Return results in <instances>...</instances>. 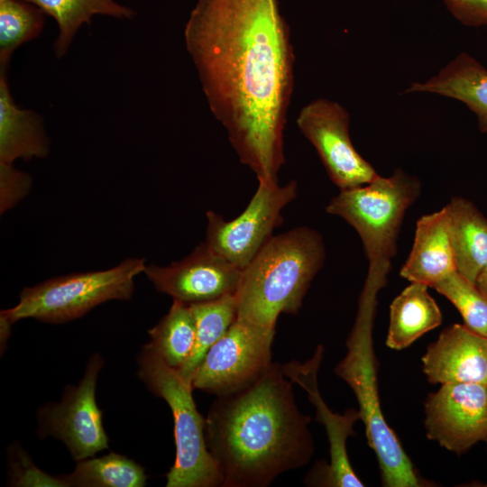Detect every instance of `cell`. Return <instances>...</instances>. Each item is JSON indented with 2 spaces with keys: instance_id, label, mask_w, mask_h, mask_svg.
<instances>
[{
  "instance_id": "6da1fadb",
  "label": "cell",
  "mask_w": 487,
  "mask_h": 487,
  "mask_svg": "<svg viewBox=\"0 0 487 487\" xmlns=\"http://www.w3.org/2000/svg\"><path fill=\"white\" fill-rule=\"evenodd\" d=\"M184 38L240 161L258 182L279 184L295 55L278 0H198Z\"/></svg>"
},
{
  "instance_id": "7a4b0ae2",
  "label": "cell",
  "mask_w": 487,
  "mask_h": 487,
  "mask_svg": "<svg viewBox=\"0 0 487 487\" xmlns=\"http://www.w3.org/2000/svg\"><path fill=\"white\" fill-rule=\"evenodd\" d=\"M292 384L272 363L254 382L213 402L205 438L222 487H265L309 462L311 418L299 410Z\"/></svg>"
},
{
  "instance_id": "3957f363",
  "label": "cell",
  "mask_w": 487,
  "mask_h": 487,
  "mask_svg": "<svg viewBox=\"0 0 487 487\" xmlns=\"http://www.w3.org/2000/svg\"><path fill=\"white\" fill-rule=\"evenodd\" d=\"M325 257L323 238L314 229L297 227L271 236L242 271L237 318L275 329L280 314L299 311Z\"/></svg>"
},
{
  "instance_id": "277c9868",
  "label": "cell",
  "mask_w": 487,
  "mask_h": 487,
  "mask_svg": "<svg viewBox=\"0 0 487 487\" xmlns=\"http://www.w3.org/2000/svg\"><path fill=\"white\" fill-rule=\"evenodd\" d=\"M379 289L372 284H364L355 321L346 340V354L335 366V372L356 397L368 445L377 455L381 484L387 487L425 486L426 481L414 468L381 408L372 343Z\"/></svg>"
},
{
  "instance_id": "5b68a950",
  "label": "cell",
  "mask_w": 487,
  "mask_h": 487,
  "mask_svg": "<svg viewBox=\"0 0 487 487\" xmlns=\"http://www.w3.org/2000/svg\"><path fill=\"white\" fill-rule=\"evenodd\" d=\"M137 363L141 381L168 403L173 416L176 458L166 473V486H222L223 475L207 449L205 418L197 409L191 382L170 366L151 343L142 347Z\"/></svg>"
},
{
  "instance_id": "8992f818",
  "label": "cell",
  "mask_w": 487,
  "mask_h": 487,
  "mask_svg": "<svg viewBox=\"0 0 487 487\" xmlns=\"http://www.w3.org/2000/svg\"><path fill=\"white\" fill-rule=\"evenodd\" d=\"M420 194V183L402 170L389 178L340 190L326 207L358 233L369 260L368 275L387 279L397 253V239L406 210Z\"/></svg>"
},
{
  "instance_id": "52a82bcc",
  "label": "cell",
  "mask_w": 487,
  "mask_h": 487,
  "mask_svg": "<svg viewBox=\"0 0 487 487\" xmlns=\"http://www.w3.org/2000/svg\"><path fill=\"white\" fill-rule=\"evenodd\" d=\"M145 266L143 258H128L108 270L59 276L24 288L17 305L1 311L3 338L6 340L11 326L23 318L65 323L106 301L129 299L134 279Z\"/></svg>"
},
{
  "instance_id": "ba28073f",
  "label": "cell",
  "mask_w": 487,
  "mask_h": 487,
  "mask_svg": "<svg viewBox=\"0 0 487 487\" xmlns=\"http://www.w3.org/2000/svg\"><path fill=\"white\" fill-rule=\"evenodd\" d=\"M274 334L275 329L236 318L197 367L193 388L220 397L249 386L272 364Z\"/></svg>"
},
{
  "instance_id": "9c48e42d",
  "label": "cell",
  "mask_w": 487,
  "mask_h": 487,
  "mask_svg": "<svg viewBox=\"0 0 487 487\" xmlns=\"http://www.w3.org/2000/svg\"><path fill=\"white\" fill-rule=\"evenodd\" d=\"M297 182L268 185L259 182L249 204L237 217L226 221L207 212V245L240 269L246 267L282 224V209L297 197Z\"/></svg>"
},
{
  "instance_id": "30bf717a",
  "label": "cell",
  "mask_w": 487,
  "mask_h": 487,
  "mask_svg": "<svg viewBox=\"0 0 487 487\" xmlns=\"http://www.w3.org/2000/svg\"><path fill=\"white\" fill-rule=\"evenodd\" d=\"M103 365L101 355L92 354L78 384L67 385L60 402L45 404L38 411L39 436L62 441L76 462L108 446L102 412L96 401V381Z\"/></svg>"
},
{
  "instance_id": "8fae6325",
  "label": "cell",
  "mask_w": 487,
  "mask_h": 487,
  "mask_svg": "<svg viewBox=\"0 0 487 487\" xmlns=\"http://www.w3.org/2000/svg\"><path fill=\"white\" fill-rule=\"evenodd\" d=\"M297 125L340 190L366 185L379 177L354 149L349 135V115L338 103L326 98L311 101L300 110Z\"/></svg>"
},
{
  "instance_id": "7c38bea8",
  "label": "cell",
  "mask_w": 487,
  "mask_h": 487,
  "mask_svg": "<svg viewBox=\"0 0 487 487\" xmlns=\"http://www.w3.org/2000/svg\"><path fill=\"white\" fill-rule=\"evenodd\" d=\"M426 435L446 450L461 455L487 436V385L441 384L425 401Z\"/></svg>"
},
{
  "instance_id": "4fadbf2b",
  "label": "cell",
  "mask_w": 487,
  "mask_h": 487,
  "mask_svg": "<svg viewBox=\"0 0 487 487\" xmlns=\"http://www.w3.org/2000/svg\"><path fill=\"white\" fill-rule=\"evenodd\" d=\"M324 355L319 345L313 356L300 363L290 361L281 365L284 375L300 386L316 409V419L326 432L329 443L330 463L320 464L307 475V484L332 487H363L364 484L354 473L346 451L347 438L354 435V425L361 419L359 409H349L344 414L330 410L320 395L317 372Z\"/></svg>"
},
{
  "instance_id": "5bb4252c",
  "label": "cell",
  "mask_w": 487,
  "mask_h": 487,
  "mask_svg": "<svg viewBox=\"0 0 487 487\" xmlns=\"http://www.w3.org/2000/svg\"><path fill=\"white\" fill-rule=\"evenodd\" d=\"M242 271L204 242L182 260L168 266L146 265L143 272L158 291L195 304L235 295Z\"/></svg>"
},
{
  "instance_id": "9a60e30c",
  "label": "cell",
  "mask_w": 487,
  "mask_h": 487,
  "mask_svg": "<svg viewBox=\"0 0 487 487\" xmlns=\"http://www.w3.org/2000/svg\"><path fill=\"white\" fill-rule=\"evenodd\" d=\"M432 384L475 382L487 385V337L453 324L430 344L422 357Z\"/></svg>"
},
{
  "instance_id": "2e32d148",
  "label": "cell",
  "mask_w": 487,
  "mask_h": 487,
  "mask_svg": "<svg viewBox=\"0 0 487 487\" xmlns=\"http://www.w3.org/2000/svg\"><path fill=\"white\" fill-rule=\"evenodd\" d=\"M454 271L456 266L446 206L418 220L412 250L400 273L411 282L433 287Z\"/></svg>"
},
{
  "instance_id": "e0dca14e",
  "label": "cell",
  "mask_w": 487,
  "mask_h": 487,
  "mask_svg": "<svg viewBox=\"0 0 487 487\" xmlns=\"http://www.w3.org/2000/svg\"><path fill=\"white\" fill-rule=\"evenodd\" d=\"M408 91L435 93L464 103L487 133V69L470 55H458L436 76L413 83Z\"/></svg>"
},
{
  "instance_id": "ac0fdd59",
  "label": "cell",
  "mask_w": 487,
  "mask_h": 487,
  "mask_svg": "<svg viewBox=\"0 0 487 487\" xmlns=\"http://www.w3.org/2000/svg\"><path fill=\"white\" fill-rule=\"evenodd\" d=\"M49 141L42 120L31 110L16 106L11 96L5 70L0 77V163L12 164L16 159L45 157Z\"/></svg>"
},
{
  "instance_id": "d6986e66",
  "label": "cell",
  "mask_w": 487,
  "mask_h": 487,
  "mask_svg": "<svg viewBox=\"0 0 487 487\" xmlns=\"http://www.w3.org/2000/svg\"><path fill=\"white\" fill-rule=\"evenodd\" d=\"M446 207L456 270L475 284L487 261V218L461 197L453 198Z\"/></svg>"
},
{
  "instance_id": "ffe728a7",
  "label": "cell",
  "mask_w": 487,
  "mask_h": 487,
  "mask_svg": "<svg viewBox=\"0 0 487 487\" xmlns=\"http://www.w3.org/2000/svg\"><path fill=\"white\" fill-rule=\"evenodd\" d=\"M427 288L424 283L411 282L391 302L386 338L389 348H407L441 324L440 308L429 295Z\"/></svg>"
},
{
  "instance_id": "44dd1931",
  "label": "cell",
  "mask_w": 487,
  "mask_h": 487,
  "mask_svg": "<svg viewBox=\"0 0 487 487\" xmlns=\"http://www.w3.org/2000/svg\"><path fill=\"white\" fill-rule=\"evenodd\" d=\"M39 7L51 16L59 26V36L54 43L57 57H62L78 28L89 24L95 14L119 19H132L134 11L115 0H22Z\"/></svg>"
},
{
  "instance_id": "7402d4cb",
  "label": "cell",
  "mask_w": 487,
  "mask_h": 487,
  "mask_svg": "<svg viewBox=\"0 0 487 487\" xmlns=\"http://www.w3.org/2000/svg\"><path fill=\"white\" fill-rule=\"evenodd\" d=\"M196 326L195 345L188 358L177 371L191 382L192 376L204 356L237 318L235 295L189 304Z\"/></svg>"
},
{
  "instance_id": "603a6c76",
  "label": "cell",
  "mask_w": 487,
  "mask_h": 487,
  "mask_svg": "<svg viewBox=\"0 0 487 487\" xmlns=\"http://www.w3.org/2000/svg\"><path fill=\"white\" fill-rule=\"evenodd\" d=\"M61 478L66 487H142L147 476L143 467L136 462L123 455L109 453L78 461L73 472Z\"/></svg>"
},
{
  "instance_id": "cb8c5ba5",
  "label": "cell",
  "mask_w": 487,
  "mask_h": 487,
  "mask_svg": "<svg viewBox=\"0 0 487 487\" xmlns=\"http://www.w3.org/2000/svg\"><path fill=\"white\" fill-rule=\"evenodd\" d=\"M151 344L172 368L178 370L195 345L196 326L189 304L173 300L168 313L148 331Z\"/></svg>"
},
{
  "instance_id": "d4e9b609",
  "label": "cell",
  "mask_w": 487,
  "mask_h": 487,
  "mask_svg": "<svg viewBox=\"0 0 487 487\" xmlns=\"http://www.w3.org/2000/svg\"><path fill=\"white\" fill-rule=\"evenodd\" d=\"M44 13L22 0H0V63L5 70L15 49L36 38L44 24Z\"/></svg>"
},
{
  "instance_id": "484cf974",
  "label": "cell",
  "mask_w": 487,
  "mask_h": 487,
  "mask_svg": "<svg viewBox=\"0 0 487 487\" xmlns=\"http://www.w3.org/2000/svg\"><path fill=\"white\" fill-rule=\"evenodd\" d=\"M432 288L457 308L466 327L487 337V296L474 283L456 270Z\"/></svg>"
},
{
  "instance_id": "4316f807",
  "label": "cell",
  "mask_w": 487,
  "mask_h": 487,
  "mask_svg": "<svg viewBox=\"0 0 487 487\" xmlns=\"http://www.w3.org/2000/svg\"><path fill=\"white\" fill-rule=\"evenodd\" d=\"M1 213L11 208L29 192L30 177L12 164L0 163Z\"/></svg>"
},
{
  "instance_id": "83f0119b",
  "label": "cell",
  "mask_w": 487,
  "mask_h": 487,
  "mask_svg": "<svg viewBox=\"0 0 487 487\" xmlns=\"http://www.w3.org/2000/svg\"><path fill=\"white\" fill-rule=\"evenodd\" d=\"M456 16L468 25L487 24V0H447Z\"/></svg>"
},
{
  "instance_id": "f1b7e54d",
  "label": "cell",
  "mask_w": 487,
  "mask_h": 487,
  "mask_svg": "<svg viewBox=\"0 0 487 487\" xmlns=\"http://www.w3.org/2000/svg\"><path fill=\"white\" fill-rule=\"evenodd\" d=\"M475 285L487 296V261L476 279Z\"/></svg>"
},
{
  "instance_id": "f546056e",
  "label": "cell",
  "mask_w": 487,
  "mask_h": 487,
  "mask_svg": "<svg viewBox=\"0 0 487 487\" xmlns=\"http://www.w3.org/2000/svg\"><path fill=\"white\" fill-rule=\"evenodd\" d=\"M485 443H486V447H487V436H486V438H485Z\"/></svg>"
},
{
  "instance_id": "4dcf8cb0",
  "label": "cell",
  "mask_w": 487,
  "mask_h": 487,
  "mask_svg": "<svg viewBox=\"0 0 487 487\" xmlns=\"http://www.w3.org/2000/svg\"><path fill=\"white\" fill-rule=\"evenodd\" d=\"M484 486H487V484H485Z\"/></svg>"
}]
</instances>
